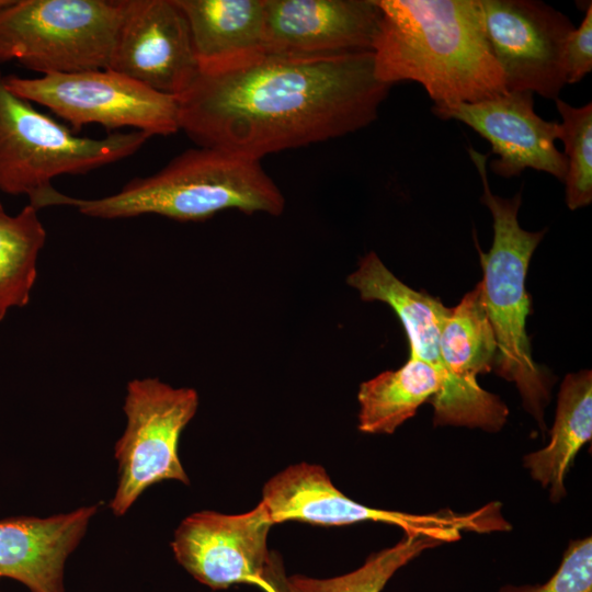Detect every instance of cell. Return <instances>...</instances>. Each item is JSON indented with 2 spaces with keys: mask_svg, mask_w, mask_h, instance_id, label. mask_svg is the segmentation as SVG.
<instances>
[{
  "mask_svg": "<svg viewBox=\"0 0 592 592\" xmlns=\"http://www.w3.org/2000/svg\"><path fill=\"white\" fill-rule=\"evenodd\" d=\"M555 101L567 160L566 202L574 210L592 202V103L577 107L559 98Z\"/></svg>",
  "mask_w": 592,
  "mask_h": 592,
  "instance_id": "603a6c76",
  "label": "cell"
},
{
  "mask_svg": "<svg viewBox=\"0 0 592 592\" xmlns=\"http://www.w3.org/2000/svg\"><path fill=\"white\" fill-rule=\"evenodd\" d=\"M591 437L592 374L584 369L568 374L561 383L549 443L524 456V466L535 481L548 488L553 502L565 498V477Z\"/></svg>",
  "mask_w": 592,
  "mask_h": 592,
  "instance_id": "ac0fdd59",
  "label": "cell"
},
{
  "mask_svg": "<svg viewBox=\"0 0 592 592\" xmlns=\"http://www.w3.org/2000/svg\"><path fill=\"white\" fill-rule=\"evenodd\" d=\"M499 592H592V538L571 540L550 579L535 585H504Z\"/></svg>",
  "mask_w": 592,
  "mask_h": 592,
  "instance_id": "cb8c5ba5",
  "label": "cell"
},
{
  "mask_svg": "<svg viewBox=\"0 0 592 592\" xmlns=\"http://www.w3.org/2000/svg\"><path fill=\"white\" fill-rule=\"evenodd\" d=\"M124 0H10L0 10V62L41 72L109 69Z\"/></svg>",
  "mask_w": 592,
  "mask_h": 592,
  "instance_id": "8992f818",
  "label": "cell"
},
{
  "mask_svg": "<svg viewBox=\"0 0 592 592\" xmlns=\"http://www.w3.org/2000/svg\"><path fill=\"white\" fill-rule=\"evenodd\" d=\"M273 526L261 502L242 514L201 511L186 516L171 547L178 562L197 581L216 590L242 582L267 583Z\"/></svg>",
  "mask_w": 592,
  "mask_h": 592,
  "instance_id": "7c38bea8",
  "label": "cell"
},
{
  "mask_svg": "<svg viewBox=\"0 0 592 592\" xmlns=\"http://www.w3.org/2000/svg\"><path fill=\"white\" fill-rule=\"evenodd\" d=\"M260 502L273 525L285 521L321 526L382 522L400 527L405 536H426L441 544L457 542L463 532L489 534L511 528L499 502L467 513L412 514L371 508L343 494L323 467L308 463L293 464L273 476L264 485Z\"/></svg>",
  "mask_w": 592,
  "mask_h": 592,
  "instance_id": "ba28073f",
  "label": "cell"
},
{
  "mask_svg": "<svg viewBox=\"0 0 592 592\" xmlns=\"http://www.w3.org/2000/svg\"><path fill=\"white\" fill-rule=\"evenodd\" d=\"M37 212L30 204L16 215L0 212V321L30 301L46 241Z\"/></svg>",
  "mask_w": 592,
  "mask_h": 592,
  "instance_id": "44dd1931",
  "label": "cell"
},
{
  "mask_svg": "<svg viewBox=\"0 0 592 592\" xmlns=\"http://www.w3.org/2000/svg\"><path fill=\"white\" fill-rule=\"evenodd\" d=\"M468 153L482 183L480 200L493 220L491 248L487 253L478 248L485 307L498 345L493 368L499 376L516 385L525 410L545 429L544 410L549 400L550 380L532 356L526 333L531 296L525 286L532 255L545 230H524L517 219L521 192L510 198L492 193L488 182V155L473 147L468 148Z\"/></svg>",
  "mask_w": 592,
  "mask_h": 592,
  "instance_id": "277c9868",
  "label": "cell"
},
{
  "mask_svg": "<svg viewBox=\"0 0 592 592\" xmlns=\"http://www.w3.org/2000/svg\"><path fill=\"white\" fill-rule=\"evenodd\" d=\"M376 0H264L265 54L298 57L372 52Z\"/></svg>",
  "mask_w": 592,
  "mask_h": 592,
  "instance_id": "9a60e30c",
  "label": "cell"
},
{
  "mask_svg": "<svg viewBox=\"0 0 592 592\" xmlns=\"http://www.w3.org/2000/svg\"><path fill=\"white\" fill-rule=\"evenodd\" d=\"M15 95L36 102L66 119L75 129L99 124L106 129L132 127L148 134L177 133V96L156 91L112 69L41 75L3 76Z\"/></svg>",
  "mask_w": 592,
  "mask_h": 592,
  "instance_id": "30bf717a",
  "label": "cell"
},
{
  "mask_svg": "<svg viewBox=\"0 0 592 592\" xmlns=\"http://www.w3.org/2000/svg\"><path fill=\"white\" fill-rule=\"evenodd\" d=\"M439 545L426 536H403L394 546L372 554L349 573L328 579L291 576L283 581L284 592H380L401 567Z\"/></svg>",
  "mask_w": 592,
  "mask_h": 592,
  "instance_id": "7402d4cb",
  "label": "cell"
},
{
  "mask_svg": "<svg viewBox=\"0 0 592 592\" xmlns=\"http://www.w3.org/2000/svg\"><path fill=\"white\" fill-rule=\"evenodd\" d=\"M198 403L195 389L175 388L155 377L135 378L127 384L123 406L126 426L114 453L118 478L110 509L115 516H123L155 483H190L178 446Z\"/></svg>",
  "mask_w": 592,
  "mask_h": 592,
  "instance_id": "9c48e42d",
  "label": "cell"
},
{
  "mask_svg": "<svg viewBox=\"0 0 592 592\" xmlns=\"http://www.w3.org/2000/svg\"><path fill=\"white\" fill-rule=\"evenodd\" d=\"M3 210H4V208H3L2 204H1V201H0V212H3Z\"/></svg>",
  "mask_w": 592,
  "mask_h": 592,
  "instance_id": "4316f807",
  "label": "cell"
},
{
  "mask_svg": "<svg viewBox=\"0 0 592 592\" xmlns=\"http://www.w3.org/2000/svg\"><path fill=\"white\" fill-rule=\"evenodd\" d=\"M432 111L442 119L466 124L491 144L492 153L498 156L490 161L494 174L512 178L531 168L565 181L567 160L555 145L560 125L536 114L532 92H505Z\"/></svg>",
  "mask_w": 592,
  "mask_h": 592,
  "instance_id": "5bb4252c",
  "label": "cell"
},
{
  "mask_svg": "<svg viewBox=\"0 0 592 592\" xmlns=\"http://www.w3.org/2000/svg\"><path fill=\"white\" fill-rule=\"evenodd\" d=\"M150 136L140 130L104 138L75 134L12 93L0 71V191L30 204L61 174H82L135 153Z\"/></svg>",
  "mask_w": 592,
  "mask_h": 592,
  "instance_id": "5b68a950",
  "label": "cell"
},
{
  "mask_svg": "<svg viewBox=\"0 0 592 592\" xmlns=\"http://www.w3.org/2000/svg\"><path fill=\"white\" fill-rule=\"evenodd\" d=\"M96 511L89 505L48 517L0 520V579H14L31 592H64L66 561Z\"/></svg>",
  "mask_w": 592,
  "mask_h": 592,
  "instance_id": "2e32d148",
  "label": "cell"
},
{
  "mask_svg": "<svg viewBox=\"0 0 592 592\" xmlns=\"http://www.w3.org/2000/svg\"><path fill=\"white\" fill-rule=\"evenodd\" d=\"M192 37L198 71H218L265 54L264 0H177Z\"/></svg>",
  "mask_w": 592,
  "mask_h": 592,
  "instance_id": "e0dca14e",
  "label": "cell"
},
{
  "mask_svg": "<svg viewBox=\"0 0 592 592\" xmlns=\"http://www.w3.org/2000/svg\"><path fill=\"white\" fill-rule=\"evenodd\" d=\"M109 69L177 98L191 86L198 64L177 0H124Z\"/></svg>",
  "mask_w": 592,
  "mask_h": 592,
  "instance_id": "4fadbf2b",
  "label": "cell"
},
{
  "mask_svg": "<svg viewBox=\"0 0 592 592\" xmlns=\"http://www.w3.org/2000/svg\"><path fill=\"white\" fill-rule=\"evenodd\" d=\"M440 348L444 363L459 379L477 383V375L493 368L498 345L481 282L449 308L441 326Z\"/></svg>",
  "mask_w": 592,
  "mask_h": 592,
  "instance_id": "ffe728a7",
  "label": "cell"
},
{
  "mask_svg": "<svg viewBox=\"0 0 592 592\" xmlns=\"http://www.w3.org/2000/svg\"><path fill=\"white\" fill-rule=\"evenodd\" d=\"M64 205L102 219L151 214L200 221L226 209L280 216L285 198L261 161L198 147L178 155L152 175L133 179L109 196L79 198L53 187L42 197L39 209Z\"/></svg>",
  "mask_w": 592,
  "mask_h": 592,
  "instance_id": "3957f363",
  "label": "cell"
},
{
  "mask_svg": "<svg viewBox=\"0 0 592 592\" xmlns=\"http://www.w3.org/2000/svg\"><path fill=\"white\" fill-rule=\"evenodd\" d=\"M441 378L415 357L396 371H386L360 385L358 430L369 434H391L412 418L419 407L441 389Z\"/></svg>",
  "mask_w": 592,
  "mask_h": 592,
  "instance_id": "d6986e66",
  "label": "cell"
},
{
  "mask_svg": "<svg viewBox=\"0 0 592 592\" xmlns=\"http://www.w3.org/2000/svg\"><path fill=\"white\" fill-rule=\"evenodd\" d=\"M486 34L508 92L556 100L566 84L563 48L576 29L537 0H480Z\"/></svg>",
  "mask_w": 592,
  "mask_h": 592,
  "instance_id": "8fae6325",
  "label": "cell"
},
{
  "mask_svg": "<svg viewBox=\"0 0 592 592\" xmlns=\"http://www.w3.org/2000/svg\"><path fill=\"white\" fill-rule=\"evenodd\" d=\"M363 300L387 304L398 316L410 345V355L430 365L441 378V389L430 401L434 425H456L496 432L506 422L509 409L478 383L455 377L443 361L440 330L449 308L440 298L412 289L395 276L371 251L348 278Z\"/></svg>",
  "mask_w": 592,
  "mask_h": 592,
  "instance_id": "52a82bcc",
  "label": "cell"
},
{
  "mask_svg": "<svg viewBox=\"0 0 592 592\" xmlns=\"http://www.w3.org/2000/svg\"><path fill=\"white\" fill-rule=\"evenodd\" d=\"M566 84L580 82L592 70V4L587 5L578 29L568 36L563 48Z\"/></svg>",
  "mask_w": 592,
  "mask_h": 592,
  "instance_id": "d4e9b609",
  "label": "cell"
},
{
  "mask_svg": "<svg viewBox=\"0 0 592 592\" xmlns=\"http://www.w3.org/2000/svg\"><path fill=\"white\" fill-rule=\"evenodd\" d=\"M10 3V0H0V10L7 7Z\"/></svg>",
  "mask_w": 592,
  "mask_h": 592,
  "instance_id": "484cf974",
  "label": "cell"
},
{
  "mask_svg": "<svg viewBox=\"0 0 592 592\" xmlns=\"http://www.w3.org/2000/svg\"><path fill=\"white\" fill-rule=\"evenodd\" d=\"M390 88L376 78L372 52L263 54L235 68L198 71L177 98L179 126L200 147L261 161L368 126Z\"/></svg>",
  "mask_w": 592,
  "mask_h": 592,
  "instance_id": "6da1fadb",
  "label": "cell"
},
{
  "mask_svg": "<svg viewBox=\"0 0 592 592\" xmlns=\"http://www.w3.org/2000/svg\"><path fill=\"white\" fill-rule=\"evenodd\" d=\"M376 78L420 83L433 107L483 101L506 91L489 44L480 0H376Z\"/></svg>",
  "mask_w": 592,
  "mask_h": 592,
  "instance_id": "7a4b0ae2",
  "label": "cell"
}]
</instances>
